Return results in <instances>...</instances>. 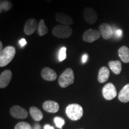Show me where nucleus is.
I'll use <instances>...</instances> for the list:
<instances>
[{
    "mask_svg": "<svg viewBox=\"0 0 129 129\" xmlns=\"http://www.w3.org/2000/svg\"><path fill=\"white\" fill-rule=\"evenodd\" d=\"M118 55L122 62H129V48L127 46H123L119 48Z\"/></svg>",
    "mask_w": 129,
    "mask_h": 129,
    "instance_id": "17",
    "label": "nucleus"
},
{
    "mask_svg": "<svg viewBox=\"0 0 129 129\" xmlns=\"http://www.w3.org/2000/svg\"><path fill=\"white\" fill-rule=\"evenodd\" d=\"M74 80L75 77L73 70L71 68H67L60 75L58 82L61 87L66 88L73 84Z\"/></svg>",
    "mask_w": 129,
    "mask_h": 129,
    "instance_id": "3",
    "label": "nucleus"
},
{
    "mask_svg": "<svg viewBox=\"0 0 129 129\" xmlns=\"http://www.w3.org/2000/svg\"><path fill=\"white\" fill-rule=\"evenodd\" d=\"M110 75V71L106 67H102L99 71L98 80L100 83H104L109 79Z\"/></svg>",
    "mask_w": 129,
    "mask_h": 129,
    "instance_id": "15",
    "label": "nucleus"
},
{
    "mask_svg": "<svg viewBox=\"0 0 129 129\" xmlns=\"http://www.w3.org/2000/svg\"><path fill=\"white\" fill-rule=\"evenodd\" d=\"M54 122H55L56 126L57 127V128L62 129L64 123H65V121H64L62 118L56 117L54 118Z\"/></svg>",
    "mask_w": 129,
    "mask_h": 129,
    "instance_id": "22",
    "label": "nucleus"
},
{
    "mask_svg": "<svg viewBox=\"0 0 129 129\" xmlns=\"http://www.w3.org/2000/svg\"><path fill=\"white\" fill-rule=\"evenodd\" d=\"M38 23L37 20L34 18H30L26 22L24 26V33L26 35L33 34L37 30Z\"/></svg>",
    "mask_w": 129,
    "mask_h": 129,
    "instance_id": "8",
    "label": "nucleus"
},
{
    "mask_svg": "<svg viewBox=\"0 0 129 129\" xmlns=\"http://www.w3.org/2000/svg\"><path fill=\"white\" fill-rule=\"evenodd\" d=\"M116 33H117V35L118 37H121L122 35V30L121 29H118L117 31H116Z\"/></svg>",
    "mask_w": 129,
    "mask_h": 129,
    "instance_id": "27",
    "label": "nucleus"
},
{
    "mask_svg": "<svg viewBox=\"0 0 129 129\" xmlns=\"http://www.w3.org/2000/svg\"><path fill=\"white\" fill-rule=\"evenodd\" d=\"M109 68L114 74L119 75L122 70L121 63L119 60H111L108 63Z\"/></svg>",
    "mask_w": 129,
    "mask_h": 129,
    "instance_id": "18",
    "label": "nucleus"
},
{
    "mask_svg": "<svg viewBox=\"0 0 129 129\" xmlns=\"http://www.w3.org/2000/svg\"><path fill=\"white\" fill-rule=\"evenodd\" d=\"M73 33L72 29L70 26L64 25H56L52 29V34L58 38H68Z\"/></svg>",
    "mask_w": 129,
    "mask_h": 129,
    "instance_id": "4",
    "label": "nucleus"
},
{
    "mask_svg": "<svg viewBox=\"0 0 129 129\" xmlns=\"http://www.w3.org/2000/svg\"><path fill=\"white\" fill-rule=\"evenodd\" d=\"M44 129H54V127L49 124H46V125H44Z\"/></svg>",
    "mask_w": 129,
    "mask_h": 129,
    "instance_id": "28",
    "label": "nucleus"
},
{
    "mask_svg": "<svg viewBox=\"0 0 129 129\" xmlns=\"http://www.w3.org/2000/svg\"><path fill=\"white\" fill-rule=\"evenodd\" d=\"M102 94L104 98L108 101H111L117 95V90L112 83H108L102 88Z\"/></svg>",
    "mask_w": 129,
    "mask_h": 129,
    "instance_id": "5",
    "label": "nucleus"
},
{
    "mask_svg": "<svg viewBox=\"0 0 129 129\" xmlns=\"http://www.w3.org/2000/svg\"><path fill=\"white\" fill-rule=\"evenodd\" d=\"M12 78V72L9 69H6L0 75V87L4 88L9 84Z\"/></svg>",
    "mask_w": 129,
    "mask_h": 129,
    "instance_id": "11",
    "label": "nucleus"
},
{
    "mask_svg": "<svg viewBox=\"0 0 129 129\" xmlns=\"http://www.w3.org/2000/svg\"><path fill=\"white\" fill-rule=\"evenodd\" d=\"M15 129H32L29 124L26 122H20L15 126Z\"/></svg>",
    "mask_w": 129,
    "mask_h": 129,
    "instance_id": "23",
    "label": "nucleus"
},
{
    "mask_svg": "<svg viewBox=\"0 0 129 129\" xmlns=\"http://www.w3.org/2000/svg\"><path fill=\"white\" fill-rule=\"evenodd\" d=\"M88 59V55L87 54H83V57H82V62H83V63H85L87 61Z\"/></svg>",
    "mask_w": 129,
    "mask_h": 129,
    "instance_id": "25",
    "label": "nucleus"
},
{
    "mask_svg": "<svg viewBox=\"0 0 129 129\" xmlns=\"http://www.w3.org/2000/svg\"><path fill=\"white\" fill-rule=\"evenodd\" d=\"M66 114L71 120L77 121L83 117V109L80 105L72 104L67 107Z\"/></svg>",
    "mask_w": 129,
    "mask_h": 129,
    "instance_id": "2",
    "label": "nucleus"
},
{
    "mask_svg": "<svg viewBox=\"0 0 129 129\" xmlns=\"http://www.w3.org/2000/svg\"><path fill=\"white\" fill-rule=\"evenodd\" d=\"M99 31L101 32V37L105 40L110 39L113 35V30L112 27L109 24L106 23H103L100 25Z\"/></svg>",
    "mask_w": 129,
    "mask_h": 129,
    "instance_id": "10",
    "label": "nucleus"
},
{
    "mask_svg": "<svg viewBox=\"0 0 129 129\" xmlns=\"http://www.w3.org/2000/svg\"><path fill=\"white\" fill-rule=\"evenodd\" d=\"M3 43L2 41H0V52L3 51Z\"/></svg>",
    "mask_w": 129,
    "mask_h": 129,
    "instance_id": "29",
    "label": "nucleus"
},
{
    "mask_svg": "<svg viewBox=\"0 0 129 129\" xmlns=\"http://www.w3.org/2000/svg\"><path fill=\"white\" fill-rule=\"evenodd\" d=\"M101 37V32L99 30L88 29L84 32L83 35V40L86 43H91L98 39Z\"/></svg>",
    "mask_w": 129,
    "mask_h": 129,
    "instance_id": "6",
    "label": "nucleus"
},
{
    "mask_svg": "<svg viewBox=\"0 0 129 129\" xmlns=\"http://www.w3.org/2000/svg\"><path fill=\"white\" fill-rule=\"evenodd\" d=\"M48 32V29L46 25L44 20L42 19L40 20L38 23V27L37 29V34L40 37H43L46 35Z\"/></svg>",
    "mask_w": 129,
    "mask_h": 129,
    "instance_id": "20",
    "label": "nucleus"
},
{
    "mask_svg": "<svg viewBox=\"0 0 129 129\" xmlns=\"http://www.w3.org/2000/svg\"><path fill=\"white\" fill-rule=\"evenodd\" d=\"M43 109L50 113H56L59 109V105L56 102L53 101H47L43 105Z\"/></svg>",
    "mask_w": 129,
    "mask_h": 129,
    "instance_id": "14",
    "label": "nucleus"
},
{
    "mask_svg": "<svg viewBox=\"0 0 129 129\" xmlns=\"http://www.w3.org/2000/svg\"><path fill=\"white\" fill-rule=\"evenodd\" d=\"M27 42L26 41L25 39H24V38H22V39H21L20 40V41H19V44L22 47H23L25 46Z\"/></svg>",
    "mask_w": 129,
    "mask_h": 129,
    "instance_id": "26",
    "label": "nucleus"
},
{
    "mask_svg": "<svg viewBox=\"0 0 129 129\" xmlns=\"http://www.w3.org/2000/svg\"><path fill=\"white\" fill-rule=\"evenodd\" d=\"M47 3H51L53 0H45Z\"/></svg>",
    "mask_w": 129,
    "mask_h": 129,
    "instance_id": "31",
    "label": "nucleus"
},
{
    "mask_svg": "<svg viewBox=\"0 0 129 129\" xmlns=\"http://www.w3.org/2000/svg\"><path fill=\"white\" fill-rule=\"evenodd\" d=\"M34 128L35 129H41V127H40V125L39 124H36L35 125Z\"/></svg>",
    "mask_w": 129,
    "mask_h": 129,
    "instance_id": "30",
    "label": "nucleus"
},
{
    "mask_svg": "<svg viewBox=\"0 0 129 129\" xmlns=\"http://www.w3.org/2000/svg\"><path fill=\"white\" fill-rule=\"evenodd\" d=\"M13 4L9 0H1L0 2V12H7L12 9Z\"/></svg>",
    "mask_w": 129,
    "mask_h": 129,
    "instance_id": "21",
    "label": "nucleus"
},
{
    "mask_svg": "<svg viewBox=\"0 0 129 129\" xmlns=\"http://www.w3.org/2000/svg\"><path fill=\"white\" fill-rule=\"evenodd\" d=\"M118 99L123 103L129 102V84L124 86L118 94Z\"/></svg>",
    "mask_w": 129,
    "mask_h": 129,
    "instance_id": "16",
    "label": "nucleus"
},
{
    "mask_svg": "<svg viewBox=\"0 0 129 129\" xmlns=\"http://www.w3.org/2000/svg\"><path fill=\"white\" fill-rule=\"evenodd\" d=\"M41 75L42 78L48 81H53L57 78V74L52 69L45 67L41 70Z\"/></svg>",
    "mask_w": 129,
    "mask_h": 129,
    "instance_id": "12",
    "label": "nucleus"
},
{
    "mask_svg": "<svg viewBox=\"0 0 129 129\" xmlns=\"http://www.w3.org/2000/svg\"><path fill=\"white\" fill-rule=\"evenodd\" d=\"M56 19L57 22L64 25L70 26L74 24V20L72 17H71L70 16L67 15V14L63 13H57L56 14Z\"/></svg>",
    "mask_w": 129,
    "mask_h": 129,
    "instance_id": "13",
    "label": "nucleus"
},
{
    "mask_svg": "<svg viewBox=\"0 0 129 129\" xmlns=\"http://www.w3.org/2000/svg\"><path fill=\"white\" fill-rule=\"evenodd\" d=\"M16 54V48L14 47L7 46L0 52V67H4L9 64L13 59Z\"/></svg>",
    "mask_w": 129,
    "mask_h": 129,
    "instance_id": "1",
    "label": "nucleus"
},
{
    "mask_svg": "<svg viewBox=\"0 0 129 129\" xmlns=\"http://www.w3.org/2000/svg\"><path fill=\"white\" fill-rule=\"evenodd\" d=\"M29 112L32 118L35 121H39L43 118V114L41 111L38 108L35 106H32L29 109Z\"/></svg>",
    "mask_w": 129,
    "mask_h": 129,
    "instance_id": "19",
    "label": "nucleus"
},
{
    "mask_svg": "<svg viewBox=\"0 0 129 129\" xmlns=\"http://www.w3.org/2000/svg\"><path fill=\"white\" fill-rule=\"evenodd\" d=\"M10 114L12 117L18 119H24L28 117L26 110L19 105H14L10 109Z\"/></svg>",
    "mask_w": 129,
    "mask_h": 129,
    "instance_id": "9",
    "label": "nucleus"
},
{
    "mask_svg": "<svg viewBox=\"0 0 129 129\" xmlns=\"http://www.w3.org/2000/svg\"><path fill=\"white\" fill-rule=\"evenodd\" d=\"M67 58V48L63 47L60 48L59 54V60L60 62H62Z\"/></svg>",
    "mask_w": 129,
    "mask_h": 129,
    "instance_id": "24",
    "label": "nucleus"
},
{
    "mask_svg": "<svg viewBox=\"0 0 129 129\" xmlns=\"http://www.w3.org/2000/svg\"><path fill=\"white\" fill-rule=\"evenodd\" d=\"M84 19L90 25H93L97 22L98 19L96 11L91 7L85 8L83 12Z\"/></svg>",
    "mask_w": 129,
    "mask_h": 129,
    "instance_id": "7",
    "label": "nucleus"
},
{
    "mask_svg": "<svg viewBox=\"0 0 129 129\" xmlns=\"http://www.w3.org/2000/svg\"><path fill=\"white\" fill-rule=\"evenodd\" d=\"M81 129H83V128H81Z\"/></svg>",
    "mask_w": 129,
    "mask_h": 129,
    "instance_id": "32",
    "label": "nucleus"
}]
</instances>
